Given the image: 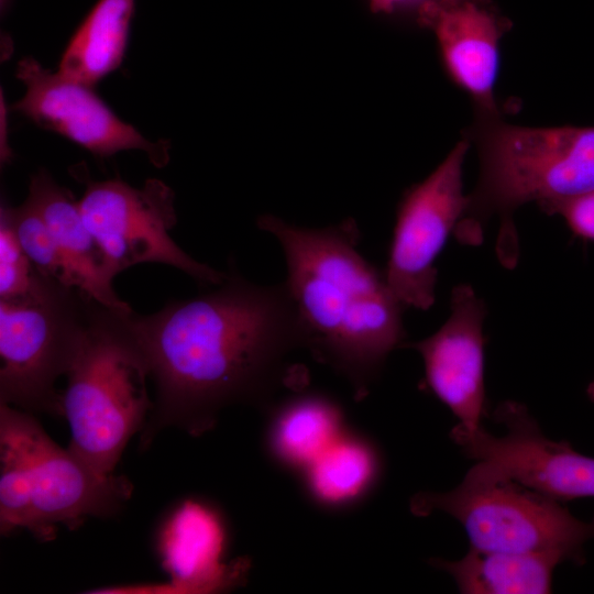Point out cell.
Instances as JSON below:
<instances>
[{
    "instance_id": "6da1fadb",
    "label": "cell",
    "mask_w": 594,
    "mask_h": 594,
    "mask_svg": "<svg viewBox=\"0 0 594 594\" xmlns=\"http://www.w3.org/2000/svg\"><path fill=\"white\" fill-rule=\"evenodd\" d=\"M130 322L155 385L142 448L167 427L201 436L229 405H267L286 355L301 346L285 284L256 285L233 266L215 289L132 311Z\"/></svg>"
},
{
    "instance_id": "7a4b0ae2",
    "label": "cell",
    "mask_w": 594,
    "mask_h": 594,
    "mask_svg": "<svg viewBox=\"0 0 594 594\" xmlns=\"http://www.w3.org/2000/svg\"><path fill=\"white\" fill-rule=\"evenodd\" d=\"M257 227L279 242L283 282L292 299L301 348L350 383L364 398L388 354L406 338L405 307L384 272L359 251L360 231L349 218L324 228L292 224L273 215Z\"/></svg>"
},
{
    "instance_id": "3957f363",
    "label": "cell",
    "mask_w": 594,
    "mask_h": 594,
    "mask_svg": "<svg viewBox=\"0 0 594 594\" xmlns=\"http://www.w3.org/2000/svg\"><path fill=\"white\" fill-rule=\"evenodd\" d=\"M481 179L454 229L465 244H480L497 213V254L517 262L513 212L530 201L564 199L594 190V127L526 128L498 124L481 140Z\"/></svg>"
},
{
    "instance_id": "277c9868",
    "label": "cell",
    "mask_w": 594,
    "mask_h": 594,
    "mask_svg": "<svg viewBox=\"0 0 594 594\" xmlns=\"http://www.w3.org/2000/svg\"><path fill=\"white\" fill-rule=\"evenodd\" d=\"M131 483L102 474L56 444L33 414L0 404V530L26 529L41 541L57 525L76 528L109 517L130 498Z\"/></svg>"
},
{
    "instance_id": "5b68a950",
    "label": "cell",
    "mask_w": 594,
    "mask_h": 594,
    "mask_svg": "<svg viewBox=\"0 0 594 594\" xmlns=\"http://www.w3.org/2000/svg\"><path fill=\"white\" fill-rule=\"evenodd\" d=\"M132 311L97 302L62 392L69 448L108 475L132 436L142 431L153 405L146 387L148 365L130 322Z\"/></svg>"
},
{
    "instance_id": "8992f818",
    "label": "cell",
    "mask_w": 594,
    "mask_h": 594,
    "mask_svg": "<svg viewBox=\"0 0 594 594\" xmlns=\"http://www.w3.org/2000/svg\"><path fill=\"white\" fill-rule=\"evenodd\" d=\"M410 510L417 516L433 512L452 516L479 550L558 552L566 561L582 563L583 546L594 538V517L576 518L562 502L485 461H476L449 492L416 494Z\"/></svg>"
},
{
    "instance_id": "52a82bcc",
    "label": "cell",
    "mask_w": 594,
    "mask_h": 594,
    "mask_svg": "<svg viewBox=\"0 0 594 594\" xmlns=\"http://www.w3.org/2000/svg\"><path fill=\"white\" fill-rule=\"evenodd\" d=\"M97 302L48 276L29 296L0 300V404L62 416L56 382L68 372Z\"/></svg>"
},
{
    "instance_id": "ba28073f",
    "label": "cell",
    "mask_w": 594,
    "mask_h": 594,
    "mask_svg": "<svg viewBox=\"0 0 594 594\" xmlns=\"http://www.w3.org/2000/svg\"><path fill=\"white\" fill-rule=\"evenodd\" d=\"M75 176L85 184L78 200L85 224L114 275L142 263L175 267L200 285L221 284L227 272L200 263L169 235L177 221L175 197L164 182L150 178L134 188L120 178L95 180L84 167Z\"/></svg>"
},
{
    "instance_id": "9c48e42d",
    "label": "cell",
    "mask_w": 594,
    "mask_h": 594,
    "mask_svg": "<svg viewBox=\"0 0 594 594\" xmlns=\"http://www.w3.org/2000/svg\"><path fill=\"white\" fill-rule=\"evenodd\" d=\"M468 148L460 141L398 204L384 276L405 308L427 310L435 302V262L469 206L462 185Z\"/></svg>"
},
{
    "instance_id": "30bf717a",
    "label": "cell",
    "mask_w": 594,
    "mask_h": 594,
    "mask_svg": "<svg viewBox=\"0 0 594 594\" xmlns=\"http://www.w3.org/2000/svg\"><path fill=\"white\" fill-rule=\"evenodd\" d=\"M493 419L506 432L494 436L482 427L468 430L455 425L451 439L465 457L485 461L510 477L557 501L594 496V458L573 449L566 441H553L520 403L503 402Z\"/></svg>"
},
{
    "instance_id": "8fae6325",
    "label": "cell",
    "mask_w": 594,
    "mask_h": 594,
    "mask_svg": "<svg viewBox=\"0 0 594 594\" xmlns=\"http://www.w3.org/2000/svg\"><path fill=\"white\" fill-rule=\"evenodd\" d=\"M15 76L25 86V94L11 109L36 125L69 139L99 157L139 150L156 167L168 163L169 142L145 139L118 118L92 87L52 73L33 57L19 61Z\"/></svg>"
},
{
    "instance_id": "7c38bea8",
    "label": "cell",
    "mask_w": 594,
    "mask_h": 594,
    "mask_svg": "<svg viewBox=\"0 0 594 594\" xmlns=\"http://www.w3.org/2000/svg\"><path fill=\"white\" fill-rule=\"evenodd\" d=\"M228 529L222 514L210 503L188 498L162 521L156 550L169 575L163 584L101 587L90 593H217L245 580L248 563L226 562Z\"/></svg>"
},
{
    "instance_id": "4fadbf2b",
    "label": "cell",
    "mask_w": 594,
    "mask_h": 594,
    "mask_svg": "<svg viewBox=\"0 0 594 594\" xmlns=\"http://www.w3.org/2000/svg\"><path fill=\"white\" fill-rule=\"evenodd\" d=\"M450 306L451 314L437 332L402 348L421 355L427 387L458 418V425L474 430L481 427L485 414L486 308L468 284L453 288Z\"/></svg>"
},
{
    "instance_id": "5bb4252c",
    "label": "cell",
    "mask_w": 594,
    "mask_h": 594,
    "mask_svg": "<svg viewBox=\"0 0 594 594\" xmlns=\"http://www.w3.org/2000/svg\"><path fill=\"white\" fill-rule=\"evenodd\" d=\"M417 22L435 34L442 64L454 84L483 110L495 112L499 44L510 28L509 19L493 0H425Z\"/></svg>"
},
{
    "instance_id": "9a60e30c",
    "label": "cell",
    "mask_w": 594,
    "mask_h": 594,
    "mask_svg": "<svg viewBox=\"0 0 594 594\" xmlns=\"http://www.w3.org/2000/svg\"><path fill=\"white\" fill-rule=\"evenodd\" d=\"M46 222L75 287L111 308L131 310L114 292V274L102 250L85 224L79 202L72 191L57 184L45 169L32 175L29 196Z\"/></svg>"
},
{
    "instance_id": "2e32d148",
    "label": "cell",
    "mask_w": 594,
    "mask_h": 594,
    "mask_svg": "<svg viewBox=\"0 0 594 594\" xmlns=\"http://www.w3.org/2000/svg\"><path fill=\"white\" fill-rule=\"evenodd\" d=\"M270 420V454L280 465L300 472L345 431L341 406L317 391L288 397L273 409Z\"/></svg>"
},
{
    "instance_id": "e0dca14e",
    "label": "cell",
    "mask_w": 594,
    "mask_h": 594,
    "mask_svg": "<svg viewBox=\"0 0 594 594\" xmlns=\"http://www.w3.org/2000/svg\"><path fill=\"white\" fill-rule=\"evenodd\" d=\"M566 559L558 552L486 551L470 547L457 561L431 560L463 594H547L553 571Z\"/></svg>"
},
{
    "instance_id": "ac0fdd59",
    "label": "cell",
    "mask_w": 594,
    "mask_h": 594,
    "mask_svg": "<svg viewBox=\"0 0 594 594\" xmlns=\"http://www.w3.org/2000/svg\"><path fill=\"white\" fill-rule=\"evenodd\" d=\"M135 0H98L70 37L57 73L94 87L123 61Z\"/></svg>"
},
{
    "instance_id": "d6986e66",
    "label": "cell",
    "mask_w": 594,
    "mask_h": 594,
    "mask_svg": "<svg viewBox=\"0 0 594 594\" xmlns=\"http://www.w3.org/2000/svg\"><path fill=\"white\" fill-rule=\"evenodd\" d=\"M382 469L375 444L345 430L302 473L317 504L340 509L364 499L378 483Z\"/></svg>"
},
{
    "instance_id": "ffe728a7",
    "label": "cell",
    "mask_w": 594,
    "mask_h": 594,
    "mask_svg": "<svg viewBox=\"0 0 594 594\" xmlns=\"http://www.w3.org/2000/svg\"><path fill=\"white\" fill-rule=\"evenodd\" d=\"M6 211L18 241L35 267L44 275L73 286V277L41 212L28 197L18 207L1 205Z\"/></svg>"
},
{
    "instance_id": "44dd1931",
    "label": "cell",
    "mask_w": 594,
    "mask_h": 594,
    "mask_svg": "<svg viewBox=\"0 0 594 594\" xmlns=\"http://www.w3.org/2000/svg\"><path fill=\"white\" fill-rule=\"evenodd\" d=\"M45 276L24 253L8 215L0 209V300L31 295Z\"/></svg>"
},
{
    "instance_id": "7402d4cb",
    "label": "cell",
    "mask_w": 594,
    "mask_h": 594,
    "mask_svg": "<svg viewBox=\"0 0 594 594\" xmlns=\"http://www.w3.org/2000/svg\"><path fill=\"white\" fill-rule=\"evenodd\" d=\"M549 215L563 218L570 230L580 238L594 241V190L539 204Z\"/></svg>"
},
{
    "instance_id": "603a6c76",
    "label": "cell",
    "mask_w": 594,
    "mask_h": 594,
    "mask_svg": "<svg viewBox=\"0 0 594 594\" xmlns=\"http://www.w3.org/2000/svg\"><path fill=\"white\" fill-rule=\"evenodd\" d=\"M8 109L3 99V92H1L0 101V160L2 164H8L12 160V151L8 142Z\"/></svg>"
},
{
    "instance_id": "cb8c5ba5",
    "label": "cell",
    "mask_w": 594,
    "mask_h": 594,
    "mask_svg": "<svg viewBox=\"0 0 594 594\" xmlns=\"http://www.w3.org/2000/svg\"><path fill=\"white\" fill-rule=\"evenodd\" d=\"M413 1L415 0H369V3L374 13L389 14Z\"/></svg>"
},
{
    "instance_id": "d4e9b609",
    "label": "cell",
    "mask_w": 594,
    "mask_h": 594,
    "mask_svg": "<svg viewBox=\"0 0 594 594\" xmlns=\"http://www.w3.org/2000/svg\"><path fill=\"white\" fill-rule=\"evenodd\" d=\"M586 394L588 398L594 402V381L587 386Z\"/></svg>"
}]
</instances>
